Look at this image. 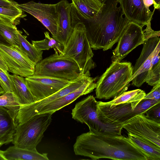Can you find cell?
Instances as JSON below:
<instances>
[{
  "mask_svg": "<svg viewBox=\"0 0 160 160\" xmlns=\"http://www.w3.org/2000/svg\"><path fill=\"white\" fill-rule=\"evenodd\" d=\"M124 16L142 28L151 21L155 9H150L153 0H117Z\"/></svg>",
  "mask_w": 160,
  "mask_h": 160,
  "instance_id": "4fadbf2b",
  "label": "cell"
},
{
  "mask_svg": "<svg viewBox=\"0 0 160 160\" xmlns=\"http://www.w3.org/2000/svg\"><path fill=\"white\" fill-rule=\"evenodd\" d=\"M19 48L32 62L36 63L42 59L43 52L37 50L27 40L26 36L22 35L20 31L18 33Z\"/></svg>",
  "mask_w": 160,
  "mask_h": 160,
  "instance_id": "603a6c76",
  "label": "cell"
},
{
  "mask_svg": "<svg viewBox=\"0 0 160 160\" xmlns=\"http://www.w3.org/2000/svg\"><path fill=\"white\" fill-rule=\"evenodd\" d=\"M143 99H150L160 101V84L153 86L150 92L146 95Z\"/></svg>",
  "mask_w": 160,
  "mask_h": 160,
  "instance_id": "4dcf8cb0",
  "label": "cell"
},
{
  "mask_svg": "<svg viewBox=\"0 0 160 160\" xmlns=\"http://www.w3.org/2000/svg\"><path fill=\"white\" fill-rule=\"evenodd\" d=\"M97 78V77L92 78L89 76L77 89L45 105L38 111L36 115L46 112L52 114L72 102L80 97L91 92L96 87L95 81Z\"/></svg>",
  "mask_w": 160,
  "mask_h": 160,
  "instance_id": "e0dca14e",
  "label": "cell"
},
{
  "mask_svg": "<svg viewBox=\"0 0 160 160\" xmlns=\"http://www.w3.org/2000/svg\"><path fill=\"white\" fill-rule=\"evenodd\" d=\"M0 67L4 70L8 72V68L4 62L3 60L0 55Z\"/></svg>",
  "mask_w": 160,
  "mask_h": 160,
  "instance_id": "d6a6232c",
  "label": "cell"
},
{
  "mask_svg": "<svg viewBox=\"0 0 160 160\" xmlns=\"http://www.w3.org/2000/svg\"><path fill=\"white\" fill-rule=\"evenodd\" d=\"M16 7L36 18L49 31L52 36L56 35L58 21L57 3L44 4L31 1L18 3Z\"/></svg>",
  "mask_w": 160,
  "mask_h": 160,
  "instance_id": "7c38bea8",
  "label": "cell"
},
{
  "mask_svg": "<svg viewBox=\"0 0 160 160\" xmlns=\"http://www.w3.org/2000/svg\"><path fill=\"white\" fill-rule=\"evenodd\" d=\"M57 3L58 21L56 35L52 38L64 47L68 40L77 23L72 3L67 0H61Z\"/></svg>",
  "mask_w": 160,
  "mask_h": 160,
  "instance_id": "2e32d148",
  "label": "cell"
},
{
  "mask_svg": "<svg viewBox=\"0 0 160 160\" xmlns=\"http://www.w3.org/2000/svg\"><path fill=\"white\" fill-rule=\"evenodd\" d=\"M15 114L0 106V147L12 142L15 132Z\"/></svg>",
  "mask_w": 160,
  "mask_h": 160,
  "instance_id": "ac0fdd59",
  "label": "cell"
},
{
  "mask_svg": "<svg viewBox=\"0 0 160 160\" xmlns=\"http://www.w3.org/2000/svg\"><path fill=\"white\" fill-rule=\"evenodd\" d=\"M72 4L78 15L86 21H90L101 12L103 2L99 0H72Z\"/></svg>",
  "mask_w": 160,
  "mask_h": 160,
  "instance_id": "d6986e66",
  "label": "cell"
},
{
  "mask_svg": "<svg viewBox=\"0 0 160 160\" xmlns=\"http://www.w3.org/2000/svg\"><path fill=\"white\" fill-rule=\"evenodd\" d=\"M13 92L21 105L30 104L36 101L28 86L25 78L15 74L11 75Z\"/></svg>",
  "mask_w": 160,
  "mask_h": 160,
  "instance_id": "44dd1931",
  "label": "cell"
},
{
  "mask_svg": "<svg viewBox=\"0 0 160 160\" xmlns=\"http://www.w3.org/2000/svg\"><path fill=\"white\" fill-rule=\"evenodd\" d=\"M25 78L28 88L36 101L55 93L71 81L50 77L34 75Z\"/></svg>",
  "mask_w": 160,
  "mask_h": 160,
  "instance_id": "5bb4252c",
  "label": "cell"
},
{
  "mask_svg": "<svg viewBox=\"0 0 160 160\" xmlns=\"http://www.w3.org/2000/svg\"><path fill=\"white\" fill-rule=\"evenodd\" d=\"M19 31L15 24L0 20V34L10 45L19 47Z\"/></svg>",
  "mask_w": 160,
  "mask_h": 160,
  "instance_id": "cb8c5ba5",
  "label": "cell"
},
{
  "mask_svg": "<svg viewBox=\"0 0 160 160\" xmlns=\"http://www.w3.org/2000/svg\"><path fill=\"white\" fill-rule=\"evenodd\" d=\"M5 92V91L1 87L0 83V95L3 94Z\"/></svg>",
  "mask_w": 160,
  "mask_h": 160,
  "instance_id": "8d00e7d4",
  "label": "cell"
},
{
  "mask_svg": "<svg viewBox=\"0 0 160 160\" xmlns=\"http://www.w3.org/2000/svg\"><path fill=\"white\" fill-rule=\"evenodd\" d=\"M133 74L131 62H112L96 82L95 98L106 100L119 96L128 89Z\"/></svg>",
  "mask_w": 160,
  "mask_h": 160,
  "instance_id": "3957f363",
  "label": "cell"
},
{
  "mask_svg": "<svg viewBox=\"0 0 160 160\" xmlns=\"http://www.w3.org/2000/svg\"><path fill=\"white\" fill-rule=\"evenodd\" d=\"M75 154L93 160H148L127 138L121 135L89 131L78 136L73 145Z\"/></svg>",
  "mask_w": 160,
  "mask_h": 160,
  "instance_id": "6da1fadb",
  "label": "cell"
},
{
  "mask_svg": "<svg viewBox=\"0 0 160 160\" xmlns=\"http://www.w3.org/2000/svg\"><path fill=\"white\" fill-rule=\"evenodd\" d=\"M52 55L37 63L33 75L50 77L69 81L82 74L77 63L72 58L60 54L57 49Z\"/></svg>",
  "mask_w": 160,
  "mask_h": 160,
  "instance_id": "52a82bcc",
  "label": "cell"
},
{
  "mask_svg": "<svg viewBox=\"0 0 160 160\" xmlns=\"http://www.w3.org/2000/svg\"><path fill=\"white\" fill-rule=\"evenodd\" d=\"M6 160H48L47 153H39L37 150H31L13 145L3 151Z\"/></svg>",
  "mask_w": 160,
  "mask_h": 160,
  "instance_id": "ffe728a7",
  "label": "cell"
},
{
  "mask_svg": "<svg viewBox=\"0 0 160 160\" xmlns=\"http://www.w3.org/2000/svg\"><path fill=\"white\" fill-rule=\"evenodd\" d=\"M81 85L80 81L76 79L71 81L58 91L47 98L30 104L21 105L15 119L16 126L28 120L45 105L75 91Z\"/></svg>",
  "mask_w": 160,
  "mask_h": 160,
  "instance_id": "9a60e30c",
  "label": "cell"
},
{
  "mask_svg": "<svg viewBox=\"0 0 160 160\" xmlns=\"http://www.w3.org/2000/svg\"><path fill=\"white\" fill-rule=\"evenodd\" d=\"M0 55L8 72L25 78L33 74L36 63L18 47L0 43Z\"/></svg>",
  "mask_w": 160,
  "mask_h": 160,
  "instance_id": "9c48e42d",
  "label": "cell"
},
{
  "mask_svg": "<svg viewBox=\"0 0 160 160\" xmlns=\"http://www.w3.org/2000/svg\"><path fill=\"white\" fill-rule=\"evenodd\" d=\"M45 38L39 41L32 40V44L38 50H48L53 48L57 50L58 53L62 54L64 46L52 38H51L48 32H44Z\"/></svg>",
  "mask_w": 160,
  "mask_h": 160,
  "instance_id": "d4e9b609",
  "label": "cell"
},
{
  "mask_svg": "<svg viewBox=\"0 0 160 160\" xmlns=\"http://www.w3.org/2000/svg\"><path fill=\"white\" fill-rule=\"evenodd\" d=\"M118 4L117 0H105L98 15L84 23L87 37L93 49L104 51L111 49L130 22Z\"/></svg>",
  "mask_w": 160,
  "mask_h": 160,
  "instance_id": "7a4b0ae2",
  "label": "cell"
},
{
  "mask_svg": "<svg viewBox=\"0 0 160 160\" xmlns=\"http://www.w3.org/2000/svg\"><path fill=\"white\" fill-rule=\"evenodd\" d=\"M18 4L14 0H0V6L15 7Z\"/></svg>",
  "mask_w": 160,
  "mask_h": 160,
  "instance_id": "1f68e13d",
  "label": "cell"
},
{
  "mask_svg": "<svg viewBox=\"0 0 160 160\" xmlns=\"http://www.w3.org/2000/svg\"><path fill=\"white\" fill-rule=\"evenodd\" d=\"M160 61L148 70L144 82L153 87L160 84Z\"/></svg>",
  "mask_w": 160,
  "mask_h": 160,
  "instance_id": "83f0119b",
  "label": "cell"
},
{
  "mask_svg": "<svg viewBox=\"0 0 160 160\" xmlns=\"http://www.w3.org/2000/svg\"><path fill=\"white\" fill-rule=\"evenodd\" d=\"M144 114L148 118L160 123V102L151 107Z\"/></svg>",
  "mask_w": 160,
  "mask_h": 160,
  "instance_id": "f546056e",
  "label": "cell"
},
{
  "mask_svg": "<svg viewBox=\"0 0 160 160\" xmlns=\"http://www.w3.org/2000/svg\"><path fill=\"white\" fill-rule=\"evenodd\" d=\"M160 102L150 99L124 102L110 105L106 102L97 101V112L99 120L102 122L114 125H123L134 117L145 112Z\"/></svg>",
  "mask_w": 160,
  "mask_h": 160,
  "instance_id": "277c9868",
  "label": "cell"
},
{
  "mask_svg": "<svg viewBox=\"0 0 160 160\" xmlns=\"http://www.w3.org/2000/svg\"><path fill=\"white\" fill-rule=\"evenodd\" d=\"M52 114H36L25 122L16 126L12 143L18 148L36 150L52 121Z\"/></svg>",
  "mask_w": 160,
  "mask_h": 160,
  "instance_id": "8992f818",
  "label": "cell"
},
{
  "mask_svg": "<svg viewBox=\"0 0 160 160\" xmlns=\"http://www.w3.org/2000/svg\"><path fill=\"white\" fill-rule=\"evenodd\" d=\"M20 105L13 92H5L0 96V106L4 107L14 113L16 116Z\"/></svg>",
  "mask_w": 160,
  "mask_h": 160,
  "instance_id": "4316f807",
  "label": "cell"
},
{
  "mask_svg": "<svg viewBox=\"0 0 160 160\" xmlns=\"http://www.w3.org/2000/svg\"><path fill=\"white\" fill-rule=\"evenodd\" d=\"M0 83L5 92H13V84L11 75L9 74L8 72L4 70L0 67Z\"/></svg>",
  "mask_w": 160,
  "mask_h": 160,
  "instance_id": "f1b7e54d",
  "label": "cell"
},
{
  "mask_svg": "<svg viewBox=\"0 0 160 160\" xmlns=\"http://www.w3.org/2000/svg\"><path fill=\"white\" fill-rule=\"evenodd\" d=\"M92 49L87 37L85 25L83 22H79L75 24L60 55L73 59L82 74L90 76V70L96 66L92 59L94 54Z\"/></svg>",
  "mask_w": 160,
  "mask_h": 160,
  "instance_id": "5b68a950",
  "label": "cell"
},
{
  "mask_svg": "<svg viewBox=\"0 0 160 160\" xmlns=\"http://www.w3.org/2000/svg\"><path fill=\"white\" fill-rule=\"evenodd\" d=\"M0 160H6L3 154V151L0 150Z\"/></svg>",
  "mask_w": 160,
  "mask_h": 160,
  "instance_id": "d590c367",
  "label": "cell"
},
{
  "mask_svg": "<svg viewBox=\"0 0 160 160\" xmlns=\"http://www.w3.org/2000/svg\"><path fill=\"white\" fill-rule=\"evenodd\" d=\"M128 133L136 136L160 147V123L138 115L123 125Z\"/></svg>",
  "mask_w": 160,
  "mask_h": 160,
  "instance_id": "30bf717a",
  "label": "cell"
},
{
  "mask_svg": "<svg viewBox=\"0 0 160 160\" xmlns=\"http://www.w3.org/2000/svg\"><path fill=\"white\" fill-rule=\"evenodd\" d=\"M153 5L154 9H159L160 8V0H153Z\"/></svg>",
  "mask_w": 160,
  "mask_h": 160,
  "instance_id": "836d02e7",
  "label": "cell"
},
{
  "mask_svg": "<svg viewBox=\"0 0 160 160\" xmlns=\"http://www.w3.org/2000/svg\"><path fill=\"white\" fill-rule=\"evenodd\" d=\"M130 141L147 156L148 160H160V147L128 133Z\"/></svg>",
  "mask_w": 160,
  "mask_h": 160,
  "instance_id": "7402d4cb",
  "label": "cell"
},
{
  "mask_svg": "<svg viewBox=\"0 0 160 160\" xmlns=\"http://www.w3.org/2000/svg\"><path fill=\"white\" fill-rule=\"evenodd\" d=\"M146 40L142 28L130 22L118 41L113 52L112 62H119L129 53Z\"/></svg>",
  "mask_w": 160,
  "mask_h": 160,
  "instance_id": "8fae6325",
  "label": "cell"
},
{
  "mask_svg": "<svg viewBox=\"0 0 160 160\" xmlns=\"http://www.w3.org/2000/svg\"><path fill=\"white\" fill-rule=\"evenodd\" d=\"M97 102L95 98L90 95L78 102L72 110V118L81 123L86 124L89 131L104 133L121 135L122 125L105 124L98 118Z\"/></svg>",
  "mask_w": 160,
  "mask_h": 160,
  "instance_id": "ba28073f",
  "label": "cell"
},
{
  "mask_svg": "<svg viewBox=\"0 0 160 160\" xmlns=\"http://www.w3.org/2000/svg\"><path fill=\"white\" fill-rule=\"evenodd\" d=\"M0 43L6 45H10L0 34Z\"/></svg>",
  "mask_w": 160,
  "mask_h": 160,
  "instance_id": "e575fe53",
  "label": "cell"
},
{
  "mask_svg": "<svg viewBox=\"0 0 160 160\" xmlns=\"http://www.w3.org/2000/svg\"><path fill=\"white\" fill-rule=\"evenodd\" d=\"M22 12L17 7L0 6V20L15 24V21L23 16Z\"/></svg>",
  "mask_w": 160,
  "mask_h": 160,
  "instance_id": "484cf974",
  "label": "cell"
}]
</instances>
